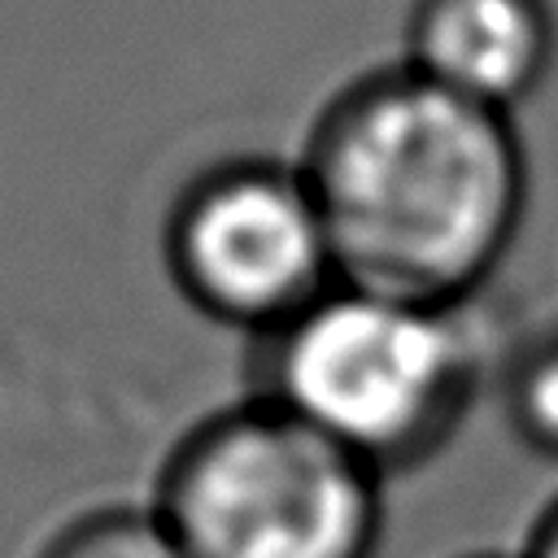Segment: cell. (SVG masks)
I'll return each mask as SVG.
<instances>
[{"mask_svg":"<svg viewBox=\"0 0 558 558\" xmlns=\"http://www.w3.org/2000/svg\"><path fill=\"white\" fill-rule=\"evenodd\" d=\"M296 161L344 283L475 305L527 218V148L510 113L471 105L405 61L344 78Z\"/></svg>","mask_w":558,"mask_h":558,"instance_id":"obj_1","label":"cell"},{"mask_svg":"<svg viewBox=\"0 0 558 558\" xmlns=\"http://www.w3.org/2000/svg\"><path fill=\"white\" fill-rule=\"evenodd\" d=\"M497 353L475 305L340 279L288 327L248 344V392L392 480L453 445L493 388Z\"/></svg>","mask_w":558,"mask_h":558,"instance_id":"obj_2","label":"cell"},{"mask_svg":"<svg viewBox=\"0 0 558 558\" xmlns=\"http://www.w3.org/2000/svg\"><path fill=\"white\" fill-rule=\"evenodd\" d=\"M384 484L292 410L244 392L166 445L148 506L187 558H375Z\"/></svg>","mask_w":558,"mask_h":558,"instance_id":"obj_3","label":"cell"},{"mask_svg":"<svg viewBox=\"0 0 558 558\" xmlns=\"http://www.w3.org/2000/svg\"><path fill=\"white\" fill-rule=\"evenodd\" d=\"M161 266L192 314L248 344L275 336L340 283L296 153H231L192 170L161 214Z\"/></svg>","mask_w":558,"mask_h":558,"instance_id":"obj_4","label":"cell"},{"mask_svg":"<svg viewBox=\"0 0 558 558\" xmlns=\"http://www.w3.org/2000/svg\"><path fill=\"white\" fill-rule=\"evenodd\" d=\"M397 61L514 118L554 74L558 13L549 0H410Z\"/></svg>","mask_w":558,"mask_h":558,"instance_id":"obj_5","label":"cell"},{"mask_svg":"<svg viewBox=\"0 0 558 558\" xmlns=\"http://www.w3.org/2000/svg\"><path fill=\"white\" fill-rule=\"evenodd\" d=\"M493 397L506 432L541 462L558 466V318L501 344Z\"/></svg>","mask_w":558,"mask_h":558,"instance_id":"obj_6","label":"cell"},{"mask_svg":"<svg viewBox=\"0 0 558 558\" xmlns=\"http://www.w3.org/2000/svg\"><path fill=\"white\" fill-rule=\"evenodd\" d=\"M26 558H187L148 497H109L48 523Z\"/></svg>","mask_w":558,"mask_h":558,"instance_id":"obj_7","label":"cell"},{"mask_svg":"<svg viewBox=\"0 0 558 558\" xmlns=\"http://www.w3.org/2000/svg\"><path fill=\"white\" fill-rule=\"evenodd\" d=\"M519 554L523 558H558V493L532 514L527 536L519 541Z\"/></svg>","mask_w":558,"mask_h":558,"instance_id":"obj_8","label":"cell"},{"mask_svg":"<svg viewBox=\"0 0 558 558\" xmlns=\"http://www.w3.org/2000/svg\"><path fill=\"white\" fill-rule=\"evenodd\" d=\"M458 558H523L519 549H471V554H458Z\"/></svg>","mask_w":558,"mask_h":558,"instance_id":"obj_9","label":"cell"}]
</instances>
